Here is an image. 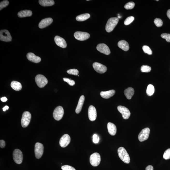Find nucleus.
<instances>
[{
  "label": "nucleus",
  "instance_id": "3",
  "mask_svg": "<svg viewBox=\"0 0 170 170\" xmlns=\"http://www.w3.org/2000/svg\"><path fill=\"white\" fill-rule=\"evenodd\" d=\"M35 81L37 86L39 87H44L48 83V80L45 76L41 74H38L35 78Z\"/></svg>",
  "mask_w": 170,
  "mask_h": 170
},
{
  "label": "nucleus",
  "instance_id": "26",
  "mask_svg": "<svg viewBox=\"0 0 170 170\" xmlns=\"http://www.w3.org/2000/svg\"><path fill=\"white\" fill-rule=\"evenodd\" d=\"M39 4L43 6H49L53 5L55 2L53 0H39Z\"/></svg>",
  "mask_w": 170,
  "mask_h": 170
},
{
  "label": "nucleus",
  "instance_id": "14",
  "mask_svg": "<svg viewBox=\"0 0 170 170\" xmlns=\"http://www.w3.org/2000/svg\"><path fill=\"white\" fill-rule=\"evenodd\" d=\"M71 141V138L68 134L63 135L60 139L59 144L61 147L64 148L68 145Z\"/></svg>",
  "mask_w": 170,
  "mask_h": 170
},
{
  "label": "nucleus",
  "instance_id": "32",
  "mask_svg": "<svg viewBox=\"0 0 170 170\" xmlns=\"http://www.w3.org/2000/svg\"><path fill=\"white\" fill-rule=\"evenodd\" d=\"M143 50L145 53L149 55H152V52L151 49L149 46L144 45L143 47Z\"/></svg>",
  "mask_w": 170,
  "mask_h": 170
},
{
  "label": "nucleus",
  "instance_id": "24",
  "mask_svg": "<svg viewBox=\"0 0 170 170\" xmlns=\"http://www.w3.org/2000/svg\"><path fill=\"white\" fill-rule=\"evenodd\" d=\"M134 94V89L132 87H129L126 89L124 91V94L127 99L130 100L131 99Z\"/></svg>",
  "mask_w": 170,
  "mask_h": 170
},
{
  "label": "nucleus",
  "instance_id": "2",
  "mask_svg": "<svg viewBox=\"0 0 170 170\" xmlns=\"http://www.w3.org/2000/svg\"><path fill=\"white\" fill-rule=\"evenodd\" d=\"M118 19L117 17H112L108 20L105 26V30L107 32L110 33L113 30L118 24Z\"/></svg>",
  "mask_w": 170,
  "mask_h": 170
},
{
  "label": "nucleus",
  "instance_id": "39",
  "mask_svg": "<svg viewBox=\"0 0 170 170\" xmlns=\"http://www.w3.org/2000/svg\"><path fill=\"white\" fill-rule=\"evenodd\" d=\"M63 80L64 81L66 82L70 86H74L75 84V82L74 81L71 80V79L67 78H63Z\"/></svg>",
  "mask_w": 170,
  "mask_h": 170
},
{
  "label": "nucleus",
  "instance_id": "5",
  "mask_svg": "<svg viewBox=\"0 0 170 170\" xmlns=\"http://www.w3.org/2000/svg\"><path fill=\"white\" fill-rule=\"evenodd\" d=\"M90 162L92 166H98L100 163L101 156L97 152L92 154L91 155L90 159Z\"/></svg>",
  "mask_w": 170,
  "mask_h": 170
},
{
  "label": "nucleus",
  "instance_id": "1",
  "mask_svg": "<svg viewBox=\"0 0 170 170\" xmlns=\"http://www.w3.org/2000/svg\"><path fill=\"white\" fill-rule=\"evenodd\" d=\"M118 154L120 159L124 163L128 164L130 162L129 155L124 147L119 148L118 150Z\"/></svg>",
  "mask_w": 170,
  "mask_h": 170
},
{
  "label": "nucleus",
  "instance_id": "6",
  "mask_svg": "<svg viewBox=\"0 0 170 170\" xmlns=\"http://www.w3.org/2000/svg\"><path fill=\"white\" fill-rule=\"evenodd\" d=\"M64 114V109L62 107L58 106L54 110L53 116L55 120L59 121L62 118Z\"/></svg>",
  "mask_w": 170,
  "mask_h": 170
},
{
  "label": "nucleus",
  "instance_id": "23",
  "mask_svg": "<svg viewBox=\"0 0 170 170\" xmlns=\"http://www.w3.org/2000/svg\"><path fill=\"white\" fill-rule=\"evenodd\" d=\"M118 47L124 51H127L129 49V45L127 41L124 40L119 41L118 44Z\"/></svg>",
  "mask_w": 170,
  "mask_h": 170
},
{
  "label": "nucleus",
  "instance_id": "25",
  "mask_svg": "<svg viewBox=\"0 0 170 170\" xmlns=\"http://www.w3.org/2000/svg\"><path fill=\"white\" fill-rule=\"evenodd\" d=\"M32 15V12L31 11L29 10H25L19 12L18 13V16L19 17L23 18V17H30Z\"/></svg>",
  "mask_w": 170,
  "mask_h": 170
},
{
  "label": "nucleus",
  "instance_id": "38",
  "mask_svg": "<svg viewBox=\"0 0 170 170\" xmlns=\"http://www.w3.org/2000/svg\"><path fill=\"white\" fill-rule=\"evenodd\" d=\"M161 37L165 39L167 42H170V34L166 33H162L161 35Z\"/></svg>",
  "mask_w": 170,
  "mask_h": 170
},
{
  "label": "nucleus",
  "instance_id": "45",
  "mask_svg": "<svg viewBox=\"0 0 170 170\" xmlns=\"http://www.w3.org/2000/svg\"><path fill=\"white\" fill-rule=\"evenodd\" d=\"M9 108V107L7 106V105H6V106L4 107V108H3V111H4V112H5L6 110H8Z\"/></svg>",
  "mask_w": 170,
  "mask_h": 170
},
{
  "label": "nucleus",
  "instance_id": "18",
  "mask_svg": "<svg viewBox=\"0 0 170 170\" xmlns=\"http://www.w3.org/2000/svg\"><path fill=\"white\" fill-rule=\"evenodd\" d=\"M54 40L57 45L62 48H65L67 46V44L65 39L59 36H55Z\"/></svg>",
  "mask_w": 170,
  "mask_h": 170
},
{
  "label": "nucleus",
  "instance_id": "10",
  "mask_svg": "<svg viewBox=\"0 0 170 170\" xmlns=\"http://www.w3.org/2000/svg\"><path fill=\"white\" fill-rule=\"evenodd\" d=\"M0 40L4 42H10L12 40V37L8 31L2 30L0 31Z\"/></svg>",
  "mask_w": 170,
  "mask_h": 170
},
{
  "label": "nucleus",
  "instance_id": "30",
  "mask_svg": "<svg viewBox=\"0 0 170 170\" xmlns=\"http://www.w3.org/2000/svg\"><path fill=\"white\" fill-rule=\"evenodd\" d=\"M151 70V68L149 66L143 65L141 67V71L142 72L148 73Z\"/></svg>",
  "mask_w": 170,
  "mask_h": 170
},
{
  "label": "nucleus",
  "instance_id": "7",
  "mask_svg": "<svg viewBox=\"0 0 170 170\" xmlns=\"http://www.w3.org/2000/svg\"><path fill=\"white\" fill-rule=\"evenodd\" d=\"M13 158L16 164H21L23 160V154L21 151L19 149H15L13 152Z\"/></svg>",
  "mask_w": 170,
  "mask_h": 170
},
{
  "label": "nucleus",
  "instance_id": "48",
  "mask_svg": "<svg viewBox=\"0 0 170 170\" xmlns=\"http://www.w3.org/2000/svg\"><path fill=\"white\" fill-rule=\"evenodd\" d=\"M77 76H79V75H77Z\"/></svg>",
  "mask_w": 170,
  "mask_h": 170
},
{
  "label": "nucleus",
  "instance_id": "27",
  "mask_svg": "<svg viewBox=\"0 0 170 170\" xmlns=\"http://www.w3.org/2000/svg\"><path fill=\"white\" fill-rule=\"evenodd\" d=\"M11 86L13 90L17 91L20 90L22 89V86L21 83L19 82L15 81L11 82Z\"/></svg>",
  "mask_w": 170,
  "mask_h": 170
},
{
  "label": "nucleus",
  "instance_id": "42",
  "mask_svg": "<svg viewBox=\"0 0 170 170\" xmlns=\"http://www.w3.org/2000/svg\"><path fill=\"white\" fill-rule=\"evenodd\" d=\"M5 146V141L3 140H0V146L1 148H4Z\"/></svg>",
  "mask_w": 170,
  "mask_h": 170
},
{
  "label": "nucleus",
  "instance_id": "47",
  "mask_svg": "<svg viewBox=\"0 0 170 170\" xmlns=\"http://www.w3.org/2000/svg\"></svg>",
  "mask_w": 170,
  "mask_h": 170
},
{
  "label": "nucleus",
  "instance_id": "12",
  "mask_svg": "<svg viewBox=\"0 0 170 170\" xmlns=\"http://www.w3.org/2000/svg\"><path fill=\"white\" fill-rule=\"evenodd\" d=\"M118 110L122 114L123 118L125 119H128L130 116V112L129 110L125 107L119 105L117 108Z\"/></svg>",
  "mask_w": 170,
  "mask_h": 170
},
{
  "label": "nucleus",
  "instance_id": "33",
  "mask_svg": "<svg viewBox=\"0 0 170 170\" xmlns=\"http://www.w3.org/2000/svg\"><path fill=\"white\" fill-rule=\"evenodd\" d=\"M134 17H132V16H131V17H127L124 22V24L125 25H129L134 21Z\"/></svg>",
  "mask_w": 170,
  "mask_h": 170
},
{
  "label": "nucleus",
  "instance_id": "36",
  "mask_svg": "<svg viewBox=\"0 0 170 170\" xmlns=\"http://www.w3.org/2000/svg\"><path fill=\"white\" fill-rule=\"evenodd\" d=\"M9 1L7 0L4 1L0 3V10H1L3 8H5L8 6L9 4Z\"/></svg>",
  "mask_w": 170,
  "mask_h": 170
},
{
  "label": "nucleus",
  "instance_id": "35",
  "mask_svg": "<svg viewBox=\"0 0 170 170\" xmlns=\"http://www.w3.org/2000/svg\"><path fill=\"white\" fill-rule=\"evenodd\" d=\"M67 72L69 74L73 75H78L79 74L78 70L75 69L67 70Z\"/></svg>",
  "mask_w": 170,
  "mask_h": 170
},
{
  "label": "nucleus",
  "instance_id": "13",
  "mask_svg": "<svg viewBox=\"0 0 170 170\" xmlns=\"http://www.w3.org/2000/svg\"><path fill=\"white\" fill-rule=\"evenodd\" d=\"M93 67L95 71L100 74H103L107 70V68L105 66L97 62L93 63Z\"/></svg>",
  "mask_w": 170,
  "mask_h": 170
},
{
  "label": "nucleus",
  "instance_id": "44",
  "mask_svg": "<svg viewBox=\"0 0 170 170\" xmlns=\"http://www.w3.org/2000/svg\"><path fill=\"white\" fill-rule=\"evenodd\" d=\"M1 100L2 102H6L7 100V99L5 97L1 98Z\"/></svg>",
  "mask_w": 170,
  "mask_h": 170
},
{
  "label": "nucleus",
  "instance_id": "17",
  "mask_svg": "<svg viewBox=\"0 0 170 170\" xmlns=\"http://www.w3.org/2000/svg\"><path fill=\"white\" fill-rule=\"evenodd\" d=\"M53 22V20L51 18H47L43 19L41 20L39 24V28L43 29L48 27Z\"/></svg>",
  "mask_w": 170,
  "mask_h": 170
},
{
  "label": "nucleus",
  "instance_id": "46",
  "mask_svg": "<svg viewBox=\"0 0 170 170\" xmlns=\"http://www.w3.org/2000/svg\"><path fill=\"white\" fill-rule=\"evenodd\" d=\"M167 15L168 17L170 20V9L168 10L167 12Z\"/></svg>",
  "mask_w": 170,
  "mask_h": 170
},
{
  "label": "nucleus",
  "instance_id": "16",
  "mask_svg": "<svg viewBox=\"0 0 170 170\" xmlns=\"http://www.w3.org/2000/svg\"><path fill=\"white\" fill-rule=\"evenodd\" d=\"M89 119L91 121L96 120L97 117V112L96 108L93 105L89 107L88 112Z\"/></svg>",
  "mask_w": 170,
  "mask_h": 170
},
{
  "label": "nucleus",
  "instance_id": "4",
  "mask_svg": "<svg viewBox=\"0 0 170 170\" xmlns=\"http://www.w3.org/2000/svg\"><path fill=\"white\" fill-rule=\"evenodd\" d=\"M31 114L29 112L26 111L23 112L21 119V125L23 128L27 127L30 123L31 119Z\"/></svg>",
  "mask_w": 170,
  "mask_h": 170
},
{
  "label": "nucleus",
  "instance_id": "8",
  "mask_svg": "<svg viewBox=\"0 0 170 170\" xmlns=\"http://www.w3.org/2000/svg\"><path fill=\"white\" fill-rule=\"evenodd\" d=\"M44 147L43 145L39 143H36L35 146V156L37 159H39L43 154Z\"/></svg>",
  "mask_w": 170,
  "mask_h": 170
},
{
  "label": "nucleus",
  "instance_id": "15",
  "mask_svg": "<svg viewBox=\"0 0 170 170\" xmlns=\"http://www.w3.org/2000/svg\"><path fill=\"white\" fill-rule=\"evenodd\" d=\"M97 49L100 52L106 55H109L111 53L108 47L104 44H100L96 47Z\"/></svg>",
  "mask_w": 170,
  "mask_h": 170
},
{
  "label": "nucleus",
  "instance_id": "37",
  "mask_svg": "<svg viewBox=\"0 0 170 170\" xmlns=\"http://www.w3.org/2000/svg\"><path fill=\"white\" fill-rule=\"evenodd\" d=\"M163 158L166 160L170 159V148L167 149L165 151L164 153Z\"/></svg>",
  "mask_w": 170,
  "mask_h": 170
},
{
  "label": "nucleus",
  "instance_id": "11",
  "mask_svg": "<svg viewBox=\"0 0 170 170\" xmlns=\"http://www.w3.org/2000/svg\"><path fill=\"white\" fill-rule=\"evenodd\" d=\"M74 36L77 40L84 41L88 39L90 37V35L86 32L77 31L75 33Z\"/></svg>",
  "mask_w": 170,
  "mask_h": 170
},
{
  "label": "nucleus",
  "instance_id": "20",
  "mask_svg": "<svg viewBox=\"0 0 170 170\" xmlns=\"http://www.w3.org/2000/svg\"><path fill=\"white\" fill-rule=\"evenodd\" d=\"M107 127L109 134L111 136H115L117 132L116 126L113 123L109 122L108 123Z\"/></svg>",
  "mask_w": 170,
  "mask_h": 170
},
{
  "label": "nucleus",
  "instance_id": "31",
  "mask_svg": "<svg viewBox=\"0 0 170 170\" xmlns=\"http://www.w3.org/2000/svg\"><path fill=\"white\" fill-rule=\"evenodd\" d=\"M135 4L134 2H130L127 3L124 5V8L127 10L132 9L134 8Z\"/></svg>",
  "mask_w": 170,
  "mask_h": 170
},
{
  "label": "nucleus",
  "instance_id": "43",
  "mask_svg": "<svg viewBox=\"0 0 170 170\" xmlns=\"http://www.w3.org/2000/svg\"><path fill=\"white\" fill-rule=\"evenodd\" d=\"M146 170H153V167L150 165L148 166L146 168Z\"/></svg>",
  "mask_w": 170,
  "mask_h": 170
},
{
  "label": "nucleus",
  "instance_id": "28",
  "mask_svg": "<svg viewBox=\"0 0 170 170\" xmlns=\"http://www.w3.org/2000/svg\"><path fill=\"white\" fill-rule=\"evenodd\" d=\"M90 17V14L85 13L77 16L76 17V20L78 21H84L87 20Z\"/></svg>",
  "mask_w": 170,
  "mask_h": 170
},
{
  "label": "nucleus",
  "instance_id": "9",
  "mask_svg": "<svg viewBox=\"0 0 170 170\" xmlns=\"http://www.w3.org/2000/svg\"><path fill=\"white\" fill-rule=\"evenodd\" d=\"M150 133V129L148 128L143 129L139 133L138 139L139 141L143 142L147 140L148 138Z\"/></svg>",
  "mask_w": 170,
  "mask_h": 170
},
{
  "label": "nucleus",
  "instance_id": "21",
  "mask_svg": "<svg viewBox=\"0 0 170 170\" xmlns=\"http://www.w3.org/2000/svg\"><path fill=\"white\" fill-rule=\"evenodd\" d=\"M115 93V91L112 90L106 91L101 92L100 95L102 97L105 99H109L113 96Z\"/></svg>",
  "mask_w": 170,
  "mask_h": 170
},
{
  "label": "nucleus",
  "instance_id": "40",
  "mask_svg": "<svg viewBox=\"0 0 170 170\" xmlns=\"http://www.w3.org/2000/svg\"><path fill=\"white\" fill-rule=\"evenodd\" d=\"M61 169L62 170H76L73 167L68 165L63 166L61 167Z\"/></svg>",
  "mask_w": 170,
  "mask_h": 170
},
{
  "label": "nucleus",
  "instance_id": "19",
  "mask_svg": "<svg viewBox=\"0 0 170 170\" xmlns=\"http://www.w3.org/2000/svg\"><path fill=\"white\" fill-rule=\"evenodd\" d=\"M27 57L29 61L35 63H39L41 61V59L40 57L36 56L32 53L30 52L28 53L27 55Z\"/></svg>",
  "mask_w": 170,
  "mask_h": 170
},
{
  "label": "nucleus",
  "instance_id": "22",
  "mask_svg": "<svg viewBox=\"0 0 170 170\" xmlns=\"http://www.w3.org/2000/svg\"><path fill=\"white\" fill-rule=\"evenodd\" d=\"M84 100L85 97L84 96L82 95V96H81L75 110L76 114H78L80 113L81 111Z\"/></svg>",
  "mask_w": 170,
  "mask_h": 170
},
{
  "label": "nucleus",
  "instance_id": "29",
  "mask_svg": "<svg viewBox=\"0 0 170 170\" xmlns=\"http://www.w3.org/2000/svg\"><path fill=\"white\" fill-rule=\"evenodd\" d=\"M154 88L153 85L149 84L147 86V90H146V94L148 96H152L154 93Z\"/></svg>",
  "mask_w": 170,
  "mask_h": 170
},
{
  "label": "nucleus",
  "instance_id": "41",
  "mask_svg": "<svg viewBox=\"0 0 170 170\" xmlns=\"http://www.w3.org/2000/svg\"><path fill=\"white\" fill-rule=\"evenodd\" d=\"M93 138V141L94 143L96 144L99 143L100 139L97 135L96 134L94 135Z\"/></svg>",
  "mask_w": 170,
  "mask_h": 170
},
{
  "label": "nucleus",
  "instance_id": "34",
  "mask_svg": "<svg viewBox=\"0 0 170 170\" xmlns=\"http://www.w3.org/2000/svg\"><path fill=\"white\" fill-rule=\"evenodd\" d=\"M154 22L157 27H161L163 24V22L162 20L159 18H156L155 19Z\"/></svg>",
  "mask_w": 170,
  "mask_h": 170
}]
</instances>
